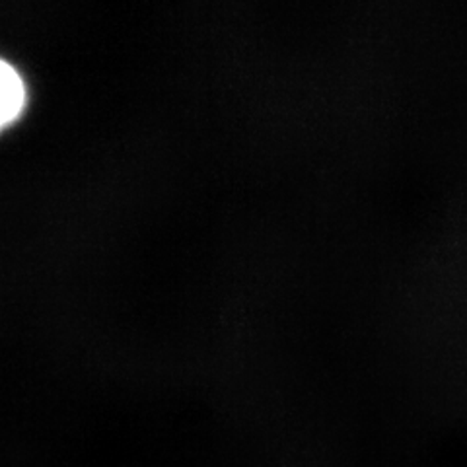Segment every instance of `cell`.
I'll return each instance as SVG.
<instances>
[{
    "mask_svg": "<svg viewBox=\"0 0 467 467\" xmlns=\"http://www.w3.org/2000/svg\"><path fill=\"white\" fill-rule=\"evenodd\" d=\"M26 90L16 68L6 61L0 63V123L5 127L22 113Z\"/></svg>",
    "mask_w": 467,
    "mask_h": 467,
    "instance_id": "cell-1",
    "label": "cell"
}]
</instances>
